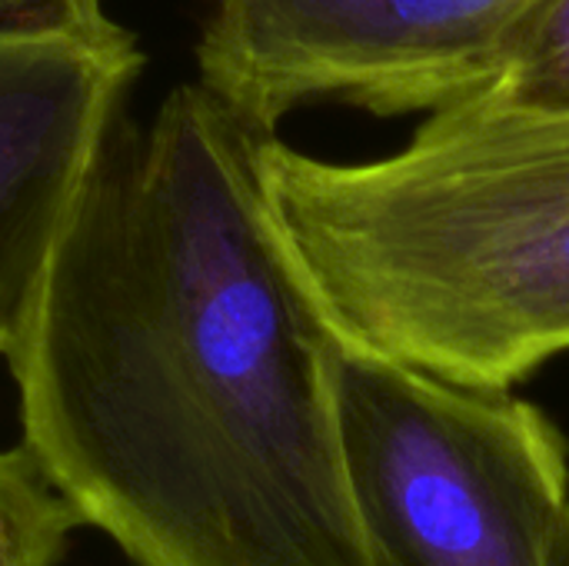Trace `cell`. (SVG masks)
Wrapping results in <instances>:
<instances>
[{"label":"cell","mask_w":569,"mask_h":566,"mask_svg":"<svg viewBox=\"0 0 569 566\" xmlns=\"http://www.w3.org/2000/svg\"><path fill=\"white\" fill-rule=\"evenodd\" d=\"M507 100L569 110V0H537L517 23L490 87Z\"/></svg>","instance_id":"52a82bcc"},{"label":"cell","mask_w":569,"mask_h":566,"mask_svg":"<svg viewBox=\"0 0 569 566\" xmlns=\"http://www.w3.org/2000/svg\"><path fill=\"white\" fill-rule=\"evenodd\" d=\"M143 63L107 0H0V357Z\"/></svg>","instance_id":"5b68a950"},{"label":"cell","mask_w":569,"mask_h":566,"mask_svg":"<svg viewBox=\"0 0 569 566\" xmlns=\"http://www.w3.org/2000/svg\"><path fill=\"white\" fill-rule=\"evenodd\" d=\"M537 0H210L197 83L270 137L303 103L440 110L493 83Z\"/></svg>","instance_id":"277c9868"},{"label":"cell","mask_w":569,"mask_h":566,"mask_svg":"<svg viewBox=\"0 0 569 566\" xmlns=\"http://www.w3.org/2000/svg\"><path fill=\"white\" fill-rule=\"evenodd\" d=\"M80 517L23 447L0 450V566H57Z\"/></svg>","instance_id":"8992f818"},{"label":"cell","mask_w":569,"mask_h":566,"mask_svg":"<svg viewBox=\"0 0 569 566\" xmlns=\"http://www.w3.org/2000/svg\"><path fill=\"white\" fill-rule=\"evenodd\" d=\"M277 240L330 337L480 390L569 350V110L477 90L387 157L257 150Z\"/></svg>","instance_id":"7a4b0ae2"},{"label":"cell","mask_w":569,"mask_h":566,"mask_svg":"<svg viewBox=\"0 0 569 566\" xmlns=\"http://www.w3.org/2000/svg\"><path fill=\"white\" fill-rule=\"evenodd\" d=\"M333 397L377 564L563 566L569 450L540 407L337 340Z\"/></svg>","instance_id":"3957f363"},{"label":"cell","mask_w":569,"mask_h":566,"mask_svg":"<svg viewBox=\"0 0 569 566\" xmlns=\"http://www.w3.org/2000/svg\"><path fill=\"white\" fill-rule=\"evenodd\" d=\"M563 566H569V537H567V554H563Z\"/></svg>","instance_id":"ba28073f"},{"label":"cell","mask_w":569,"mask_h":566,"mask_svg":"<svg viewBox=\"0 0 569 566\" xmlns=\"http://www.w3.org/2000/svg\"><path fill=\"white\" fill-rule=\"evenodd\" d=\"M260 140L197 80L123 110L3 357L20 447L137 566H380Z\"/></svg>","instance_id":"6da1fadb"}]
</instances>
